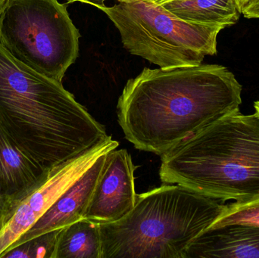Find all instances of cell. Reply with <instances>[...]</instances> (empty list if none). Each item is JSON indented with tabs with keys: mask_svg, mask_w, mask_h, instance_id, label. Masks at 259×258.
<instances>
[{
	"mask_svg": "<svg viewBox=\"0 0 259 258\" xmlns=\"http://www.w3.org/2000/svg\"><path fill=\"white\" fill-rule=\"evenodd\" d=\"M242 90L235 75L222 65L146 68L123 89L118 123L135 148L161 156L240 110Z\"/></svg>",
	"mask_w": 259,
	"mask_h": 258,
	"instance_id": "cell-1",
	"label": "cell"
},
{
	"mask_svg": "<svg viewBox=\"0 0 259 258\" xmlns=\"http://www.w3.org/2000/svg\"><path fill=\"white\" fill-rule=\"evenodd\" d=\"M0 127L45 171L112 136L56 81L14 59L0 44Z\"/></svg>",
	"mask_w": 259,
	"mask_h": 258,
	"instance_id": "cell-2",
	"label": "cell"
},
{
	"mask_svg": "<svg viewBox=\"0 0 259 258\" xmlns=\"http://www.w3.org/2000/svg\"><path fill=\"white\" fill-rule=\"evenodd\" d=\"M159 175L225 202L259 195V115L240 110L207 126L161 154Z\"/></svg>",
	"mask_w": 259,
	"mask_h": 258,
	"instance_id": "cell-3",
	"label": "cell"
},
{
	"mask_svg": "<svg viewBox=\"0 0 259 258\" xmlns=\"http://www.w3.org/2000/svg\"><path fill=\"white\" fill-rule=\"evenodd\" d=\"M225 205L178 184L137 195L124 218L100 224L102 258H185L190 244Z\"/></svg>",
	"mask_w": 259,
	"mask_h": 258,
	"instance_id": "cell-4",
	"label": "cell"
},
{
	"mask_svg": "<svg viewBox=\"0 0 259 258\" xmlns=\"http://www.w3.org/2000/svg\"><path fill=\"white\" fill-rule=\"evenodd\" d=\"M121 35L124 48L162 69L201 65L217 53L224 27L187 22L162 6L144 0L101 8Z\"/></svg>",
	"mask_w": 259,
	"mask_h": 258,
	"instance_id": "cell-5",
	"label": "cell"
},
{
	"mask_svg": "<svg viewBox=\"0 0 259 258\" xmlns=\"http://www.w3.org/2000/svg\"><path fill=\"white\" fill-rule=\"evenodd\" d=\"M80 33L58 0H6L0 11V44L18 62L62 82L79 56Z\"/></svg>",
	"mask_w": 259,
	"mask_h": 258,
	"instance_id": "cell-6",
	"label": "cell"
},
{
	"mask_svg": "<svg viewBox=\"0 0 259 258\" xmlns=\"http://www.w3.org/2000/svg\"><path fill=\"white\" fill-rule=\"evenodd\" d=\"M118 145L111 137L83 156L46 171L31 186L8 198L0 226V257L37 222L97 158Z\"/></svg>",
	"mask_w": 259,
	"mask_h": 258,
	"instance_id": "cell-7",
	"label": "cell"
},
{
	"mask_svg": "<svg viewBox=\"0 0 259 258\" xmlns=\"http://www.w3.org/2000/svg\"><path fill=\"white\" fill-rule=\"evenodd\" d=\"M135 170L127 150L115 148L108 152L85 212V219L97 224H110L129 214L137 197Z\"/></svg>",
	"mask_w": 259,
	"mask_h": 258,
	"instance_id": "cell-8",
	"label": "cell"
},
{
	"mask_svg": "<svg viewBox=\"0 0 259 258\" xmlns=\"http://www.w3.org/2000/svg\"><path fill=\"white\" fill-rule=\"evenodd\" d=\"M107 153L97 158L95 162L67 188L37 222L22 235L10 248L44 233L64 228L84 218L85 212L103 169Z\"/></svg>",
	"mask_w": 259,
	"mask_h": 258,
	"instance_id": "cell-9",
	"label": "cell"
},
{
	"mask_svg": "<svg viewBox=\"0 0 259 258\" xmlns=\"http://www.w3.org/2000/svg\"><path fill=\"white\" fill-rule=\"evenodd\" d=\"M185 258H259V227L231 224L207 228L190 244Z\"/></svg>",
	"mask_w": 259,
	"mask_h": 258,
	"instance_id": "cell-10",
	"label": "cell"
},
{
	"mask_svg": "<svg viewBox=\"0 0 259 258\" xmlns=\"http://www.w3.org/2000/svg\"><path fill=\"white\" fill-rule=\"evenodd\" d=\"M46 171L17 146L0 127V191L5 196L9 198L20 193Z\"/></svg>",
	"mask_w": 259,
	"mask_h": 258,
	"instance_id": "cell-11",
	"label": "cell"
},
{
	"mask_svg": "<svg viewBox=\"0 0 259 258\" xmlns=\"http://www.w3.org/2000/svg\"><path fill=\"white\" fill-rule=\"evenodd\" d=\"M161 6L187 22L224 28L235 24L241 15L234 0H172Z\"/></svg>",
	"mask_w": 259,
	"mask_h": 258,
	"instance_id": "cell-12",
	"label": "cell"
},
{
	"mask_svg": "<svg viewBox=\"0 0 259 258\" xmlns=\"http://www.w3.org/2000/svg\"><path fill=\"white\" fill-rule=\"evenodd\" d=\"M53 258H102L100 224L83 218L62 228Z\"/></svg>",
	"mask_w": 259,
	"mask_h": 258,
	"instance_id": "cell-13",
	"label": "cell"
},
{
	"mask_svg": "<svg viewBox=\"0 0 259 258\" xmlns=\"http://www.w3.org/2000/svg\"><path fill=\"white\" fill-rule=\"evenodd\" d=\"M231 224H245L259 227V195L225 205L223 212L208 228Z\"/></svg>",
	"mask_w": 259,
	"mask_h": 258,
	"instance_id": "cell-14",
	"label": "cell"
},
{
	"mask_svg": "<svg viewBox=\"0 0 259 258\" xmlns=\"http://www.w3.org/2000/svg\"><path fill=\"white\" fill-rule=\"evenodd\" d=\"M61 230H53L26 241L8 250L1 257L53 258Z\"/></svg>",
	"mask_w": 259,
	"mask_h": 258,
	"instance_id": "cell-15",
	"label": "cell"
},
{
	"mask_svg": "<svg viewBox=\"0 0 259 258\" xmlns=\"http://www.w3.org/2000/svg\"><path fill=\"white\" fill-rule=\"evenodd\" d=\"M242 14L247 18H259V0L245 9Z\"/></svg>",
	"mask_w": 259,
	"mask_h": 258,
	"instance_id": "cell-16",
	"label": "cell"
},
{
	"mask_svg": "<svg viewBox=\"0 0 259 258\" xmlns=\"http://www.w3.org/2000/svg\"><path fill=\"white\" fill-rule=\"evenodd\" d=\"M68 3H75V2H80V3H87V4L91 5V6H95L99 9L101 8L105 7V2L107 0H67Z\"/></svg>",
	"mask_w": 259,
	"mask_h": 258,
	"instance_id": "cell-17",
	"label": "cell"
},
{
	"mask_svg": "<svg viewBox=\"0 0 259 258\" xmlns=\"http://www.w3.org/2000/svg\"><path fill=\"white\" fill-rule=\"evenodd\" d=\"M237 5V9L240 11V13H243L245 9H247L251 5L255 3L258 0H234Z\"/></svg>",
	"mask_w": 259,
	"mask_h": 258,
	"instance_id": "cell-18",
	"label": "cell"
},
{
	"mask_svg": "<svg viewBox=\"0 0 259 258\" xmlns=\"http://www.w3.org/2000/svg\"><path fill=\"white\" fill-rule=\"evenodd\" d=\"M7 199V197L5 196V195L2 193L1 191H0V226H1L3 215H4L5 209H6Z\"/></svg>",
	"mask_w": 259,
	"mask_h": 258,
	"instance_id": "cell-19",
	"label": "cell"
},
{
	"mask_svg": "<svg viewBox=\"0 0 259 258\" xmlns=\"http://www.w3.org/2000/svg\"><path fill=\"white\" fill-rule=\"evenodd\" d=\"M117 1H131V0H117ZM144 1L152 2V3H155V4L160 5V6H161V5L164 4V3H168V2L172 1V0H144Z\"/></svg>",
	"mask_w": 259,
	"mask_h": 258,
	"instance_id": "cell-20",
	"label": "cell"
},
{
	"mask_svg": "<svg viewBox=\"0 0 259 258\" xmlns=\"http://www.w3.org/2000/svg\"><path fill=\"white\" fill-rule=\"evenodd\" d=\"M254 108L255 109V113L259 115V100L254 103Z\"/></svg>",
	"mask_w": 259,
	"mask_h": 258,
	"instance_id": "cell-21",
	"label": "cell"
},
{
	"mask_svg": "<svg viewBox=\"0 0 259 258\" xmlns=\"http://www.w3.org/2000/svg\"><path fill=\"white\" fill-rule=\"evenodd\" d=\"M6 0H0V11L3 9V6H4L5 3H6Z\"/></svg>",
	"mask_w": 259,
	"mask_h": 258,
	"instance_id": "cell-22",
	"label": "cell"
}]
</instances>
